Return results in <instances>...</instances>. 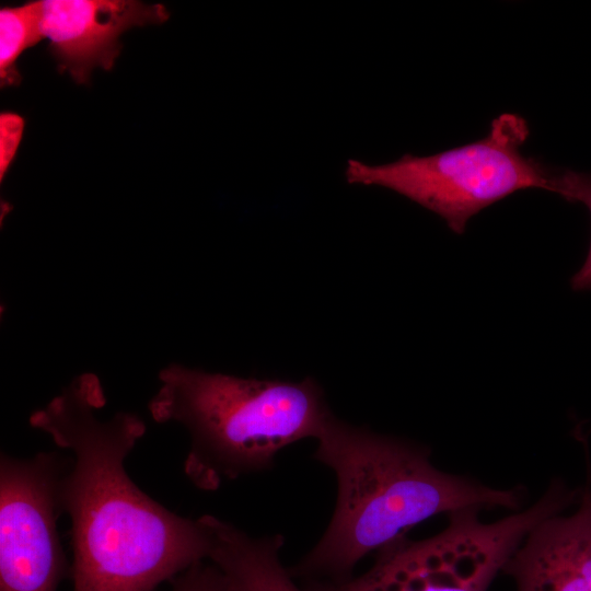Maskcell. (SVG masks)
<instances>
[{"mask_svg":"<svg viewBox=\"0 0 591 591\" xmlns=\"http://www.w3.org/2000/svg\"><path fill=\"white\" fill-rule=\"evenodd\" d=\"M24 119L11 112L0 115V178L3 179L20 146Z\"/></svg>","mask_w":591,"mask_h":591,"instance_id":"4fadbf2b","label":"cell"},{"mask_svg":"<svg viewBox=\"0 0 591 591\" xmlns=\"http://www.w3.org/2000/svg\"><path fill=\"white\" fill-rule=\"evenodd\" d=\"M169 16L163 4L136 0H40L42 34L59 71L79 84L88 83L95 68H113L127 30Z\"/></svg>","mask_w":591,"mask_h":591,"instance_id":"52a82bcc","label":"cell"},{"mask_svg":"<svg viewBox=\"0 0 591 591\" xmlns=\"http://www.w3.org/2000/svg\"><path fill=\"white\" fill-rule=\"evenodd\" d=\"M502 572L517 591H591V488L570 515H551L535 525Z\"/></svg>","mask_w":591,"mask_h":591,"instance_id":"ba28073f","label":"cell"},{"mask_svg":"<svg viewBox=\"0 0 591 591\" xmlns=\"http://www.w3.org/2000/svg\"><path fill=\"white\" fill-rule=\"evenodd\" d=\"M314 459L337 479L333 518L292 577L344 582L358 561L440 514L467 508L517 510L524 490L497 489L436 468L425 448L352 426L332 414Z\"/></svg>","mask_w":591,"mask_h":591,"instance_id":"7a4b0ae2","label":"cell"},{"mask_svg":"<svg viewBox=\"0 0 591 591\" xmlns=\"http://www.w3.org/2000/svg\"><path fill=\"white\" fill-rule=\"evenodd\" d=\"M160 381L149 412L158 422L187 430L184 471L202 490L269 470L283 448L316 439L333 414L311 378L245 379L173 364Z\"/></svg>","mask_w":591,"mask_h":591,"instance_id":"3957f363","label":"cell"},{"mask_svg":"<svg viewBox=\"0 0 591 591\" xmlns=\"http://www.w3.org/2000/svg\"><path fill=\"white\" fill-rule=\"evenodd\" d=\"M198 520L208 537V559L222 572L227 591H302L280 561L281 534L253 537L213 515Z\"/></svg>","mask_w":591,"mask_h":591,"instance_id":"9c48e42d","label":"cell"},{"mask_svg":"<svg viewBox=\"0 0 591 591\" xmlns=\"http://www.w3.org/2000/svg\"><path fill=\"white\" fill-rule=\"evenodd\" d=\"M69 456L0 460V591H57L67 571L57 530Z\"/></svg>","mask_w":591,"mask_h":591,"instance_id":"8992f818","label":"cell"},{"mask_svg":"<svg viewBox=\"0 0 591 591\" xmlns=\"http://www.w3.org/2000/svg\"><path fill=\"white\" fill-rule=\"evenodd\" d=\"M170 591H227L220 569L212 563H196L172 579Z\"/></svg>","mask_w":591,"mask_h":591,"instance_id":"7c38bea8","label":"cell"},{"mask_svg":"<svg viewBox=\"0 0 591 591\" xmlns=\"http://www.w3.org/2000/svg\"><path fill=\"white\" fill-rule=\"evenodd\" d=\"M104 404L97 378L84 374L30 421L71 454L60 496L71 520L72 591H151L208 558V537L198 519L132 482L125 460L146 427L129 413L101 420Z\"/></svg>","mask_w":591,"mask_h":591,"instance_id":"6da1fadb","label":"cell"},{"mask_svg":"<svg viewBox=\"0 0 591 591\" xmlns=\"http://www.w3.org/2000/svg\"><path fill=\"white\" fill-rule=\"evenodd\" d=\"M530 135L512 113L496 117L480 140L430 155L404 154L384 164L349 160V184L375 185L405 196L442 218L455 233L484 208L522 189H549L552 170L521 152Z\"/></svg>","mask_w":591,"mask_h":591,"instance_id":"5b68a950","label":"cell"},{"mask_svg":"<svg viewBox=\"0 0 591 591\" xmlns=\"http://www.w3.org/2000/svg\"><path fill=\"white\" fill-rule=\"evenodd\" d=\"M44 38L40 28V1L0 10V82L18 85L21 76L16 60L27 48Z\"/></svg>","mask_w":591,"mask_h":591,"instance_id":"30bf717a","label":"cell"},{"mask_svg":"<svg viewBox=\"0 0 591 591\" xmlns=\"http://www.w3.org/2000/svg\"><path fill=\"white\" fill-rule=\"evenodd\" d=\"M549 189L569 201L583 204L591 213V173L572 170L552 171ZM576 291L591 289V245L581 268L570 279Z\"/></svg>","mask_w":591,"mask_h":591,"instance_id":"8fae6325","label":"cell"},{"mask_svg":"<svg viewBox=\"0 0 591 591\" xmlns=\"http://www.w3.org/2000/svg\"><path fill=\"white\" fill-rule=\"evenodd\" d=\"M579 493L553 480L533 506L490 523L479 519L477 508L452 512L438 534L420 541L404 536L376 552L362 576L309 581L305 591H487L528 533L561 513Z\"/></svg>","mask_w":591,"mask_h":591,"instance_id":"277c9868","label":"cell"}]
</instances>
